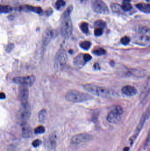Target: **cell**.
<instances>
[{"label":"cell","instance_id":"38","mask_svg":"<svg viewBox=\"0 0 150 151\" xmlns=\"http://www.w3.org/2000/svg\"><path fill=\"white\" fill-rule=\"evenodd\" d=\"M79 1H81V2H83L84 1V0H79Z\"/></svg>","mask_w":150,"mask_h":151},{"label":"cell","instance_id":"12","mask_svg":"<svg viewBox=\"0 0 150 151\" xmlns=\"http://www.w3.org/2000/svg\"><path fill=\"white\" fill-rule=\"evenodd\" d=\"M29 91L26 85H21L19 88V96L22 104L28 102Z\"/></svg>","mask_w":150,"mask_h":151},{"label":"cell","instance_id":"28","mask_svg":"<svg viewBox=\"0 0 150 151\" xmlns=\"http://www.w3.org/2000/svg\"><path fill=\"white\" fill-rule=\"evenodd\" d=\"M45 132V128L42 125H40L37 127L35 129V134H42L44 133Z\"/></svg>","mask_w":150,"mask_h":151},{"label":"cell","instance_id":"17","mask_svg":"<svg viewBox=\"0 0 150 151\" xmlns=\"http://www.w3.org/2000/svg\"><path fill=\"white\" fill-rule=\"evenodd\" d=\"M25 7L28 10L32 11L33 13H37V14H41L43 12L42 8L40 7H35V6L29 5H25Z\"/></svg>","mask_w":150,"mask_h":151},{"label":"cell","instance_id":"20","mask_svg":"<svg viewBox=\"0 0 150 151\" xmlns=\"http://www.w3.org/2000/svg\"><path fill=\"white\" fill-rule=\"evenodd\" d=\"M12 10L13 8L9 5H0V13H9Z\"/></svg>","mask_w":150,"mask_h":151},{"label":"cell","instance_id":"37","mask_svg":"<svg viewBox=\"0 0 150 151\" xmlns=\"http://www.w3.org/2000/svg\"><path fill=\"white\" fill-rule=\"evenodd\" d=\"M124 1H126V2H129L131 1V0H123Z\"/></svg>","mask_w":150,"mask_h":151},{"label":"cell","instance_id":"16","mask_svg":"<svg viewBox=\"0 0 150 151\" xmlns=\"http://www.w3.org/2000/svg\"><path fill=\"white\" fill-rule=\"evenodd\" d=\"M135 6L143 13L147 14L150 13V5L149 4L138 3Z\"/></svg>","mask_w":150,"mask_h":151},{"label":"cell","instance_id":"30","mask_svg":"<svg viewBox=\"0 0 150 151\" xmlns=\"http://www.w3.org/2000/svg\"><path fill=\"white\" fill-rule=\"evenodd\" d=\"M130 41V38L128 36H124L121 38L120 41H121V44H122L123 45H127L129 44Z\"/></svg>","mask_w":150,"mask_h":151},{"label":"cell","instance_id":"3","mask_svg":"<svg viewBox=\"0 0 150 151\" xmlns=\"http://www.w3.org/2000/svg\"><path fill=\"white\" fill-rule=\"evenodd\" d=\"M84 88L89 93L100 97L109 98L114 96V93L112 91L104 87H100L92 84H87L84 85Z\"/></svg>","mask_w":150,"mask_h":151},{"label":"cell","instance_id":"24","mask_svg":"<svg viewBox=\"0 0 150 151\" xmlns=\"http://www.w3.org/2000/svg\"><path fill=\"white\" fill-rule=\"evenodd\" d=\"M94 26L96 28H101L103 29L106 27V24L104 21L102 20H98L94 24Z\"/></svg>","mask_w":150,"mask_h":151},{"label":"cell","instance_id":"25","mask_svg":"<svg viewBox=\"0 0 150 151\" xmlns=\"http://www.w3.org/2000/svg\"><path fill=\"white\" fill-rule=\"evenodd\" d=\"M94 54L97 56H101L104 55L106 53V50L104 49L100 48L96 49H94L92 52Z\"/></svg>","mask_w":150,"mask_h":151},{"label":"cell","instance_id":"7","mask_svg":"<svg viewBox=\"0 0 150 151\" xmlns=\"http://www.w3.org/2000/svg\"><path fill=\"white\" fill-rule=\"evenodd\" d=\"M91 6L96 13L103 15H107L109 13L108 8L101 0H92Z\"/></svg>","mask_w":150,"mask_h":151},{"label":"cell","instance_id":"15","mask_svg":"<svg viewBox=\"0 0 150 151\" xmlns=\"http://www.w3.org/2000/svg\"><path fill=\"white\" fill-rule=\"evenodd\" d=\"M22 136L24 138H29L32 135V129L29 125L26 124L22 125Z\"/></svg>","mask_w":150,"mask_h":151},{"label":"cell","instance_id":"21","mask_svg":"<svg viewBox=\"0 0 150 151\" xmlns=\"http://www.w3.org/2000/svg\"><path fill=\"white\" fill-rule=\"evenodd\" d=\"M80 28L83 32L85 34H88L89 32L88 24L87 22H81L80 24Z\"/></svg>","mask_w":150,"mask_h":151},{"label":"cell","instance_id":"14","mask_svg":"<svg viewBox=\"0 0 150 151\" xmlns=\"http://www.w3.org/2000/svg\"><path fill=\"white\" fill-rule=\"evenodd\" d=\"M56 145V134H52L48 136L46 141V146L50 149H55Z\"/></svg>","mask_w":150,"mask_h":151},{"label":"cell","instance_id":"18","mask_svg":"<svg viewBox=\"0 0 150 151\" xmlns=\"http://www.w3.org/2000/svg\"><path fill=\"white\" fill-rule=\"evenodd\" d=\"M75 63L77 66H83L86 63V62H85L84 59L83 54V55L80 54L79 55L75 57Z\"/></svg>","mask_w":150,"mask_h":151},{"label":"cell","instance_id":"4","mask_svg":"<svg viewBox=\"0 0 150 151\" xmlns=\"http://www.w3.org/2000/svg\"><path fill=\"white\" fill-rule=\"evenodd\" d=\"M66 100L71 103H80L92 99V96L86 93L76 90H71L68 92L65 96Z\"/></svg>","mask_w":150,"mask_h":151},{"label":"cell","instance_id":"39","mask_svg":"<svg viewBox=\"0 0 150 151\" xmlns=\"http://www.w3.org/2000/svg\"><path fill=\"white\" fill-rule=\"evenodd\" d=\"M147 1V2H149L150 1V0H146Z\"/></svg>","mask_w":150,"mask_h":151},{"label":"cell","instance_id":"27","mask_svg":"<svg viewBox=\"0 0 150 151\" xmlns=\"http://www.w3.org/2000/svg\"><path fill=\"white\" fill-rule=\"evenodd\" d=\"M80 47H81V48L84 50H88L89 49L91 46V44L90 42L89 41H84L83 42L81 43L80 44Z\"/></svg>","mask_w":150,"mask_h":151},{"label":"cell","instance_id":"29","mask_svg":"<svg viewBox=\"0 0 150 151\" xmlns=\"http://www.w3.org/2000/svg\"><path fill=\"white\" fill-rule=\"evenodd\" d=\"M103 33V29L100 28H96L94 30V35L96 36H100Z\"/></svg>","mask_w":150,"mask_h":151},{"label":"cell","instance_id":"36","mask_svg":"<svg viewBox=\"0 0 150 151\" xmlns=\"http://www.w3.org/2000/svg\"><path fill=\"white\" fill-rule=\"evenodd\" d=\"M128 150H129V148L128 147H126L124 148L123 151H128Z\"/></svg>","mask_w":150,"mask_h":151},{"label":"cell","instance_id":"23","mask_svg":"<svg viewBox=\"0 0 150 151\" xmlns=\"http://www.w3.org/2000/svg\"><path fill=\"white\" fill-rule=\"evenodd\" d=\"M46 115H47V112L45 109H42L40 111L39 115H38V119L40 122L42 123L45 120Z\"/></svg>","mask_w":150,"mask_h":151},{"label":"cell","instance_id":"33","mask_svg":"<svg viewBox=\"0 0 150 151\" xmlns=\"http://www.w3.org/2000/svg\"><path fill=\"white\" fill-rule=\"evenodd\" d=\"M14 48V45L13 44H9L7 45V47H6V51L8 53H10V52L12 51Z\"/></svg>","mask_w":150,"mask_h":151},{"label":"cell","instance_id":"10","mask_svg":"<svg viewBox=\"0 0 150 151\" xmlns=\"http://www.w3.org/2000/svg\"><path fill=\"white\" fill-rule=\"evenodd\" d=\"M149 109H148V111L146 113V114H144L143 116L141 118L138 125V127H137L134 133V135L132 136V137L130 139V142L131 144H132L134 143V142L135 140L136 139V138H137L138 136L139 135L143 127V125L145 124V121L147 119V118L149 117Z\"/></svg>","mask_w":150,"mask_h":151},{"label":"cell","instance_id":"32","mask_svg":"<svg viewBox=\"0 0 150 151\" xmlns=\"http://www.w3.org/2000/svg\"><path fill=\"white\" fill-rule=\"evenodd\" d=\"M83 56L84 59V61L86 63L91 60L92 56L90 55H89V54H83Z\"/></svg>","mask_w":150,"mask_h":151},{"label":"cell","instance_id":"19","mask_svg":"<svg viewBox=\"0 0 150 151\" xmlns=\"http://www.w3.org/2000/svg\"><path fill=\"white\" fill-rule=\"evenodd\" d=\"M111 9L113 13L117 14H122L123 11L121 9V6L117 4H113L111 5Z\"/></svg>","mask_w":150,"mask_h":151},{"label":"cell","instance_id":"26","mask_svg":"<svg viewBox=\"0 0 150 151\" xmlns=\"http://www.w3.org/2000/svg\"><path fill=\"white\" fill-rule=\"evenodd\" d=\"M66 5V2L64 0H58L55 4V7L57 10L64 7Z\"/></svg>","mask_w":150,"mask_h":151},{"label":"cell","instance_id":"13","mask_svg":"<svg viewBox=\"0 0 150 151\" xmlns=\"http://www.w3.org/2000/svg\"><path fill=\"white\" fill-rule=\"evenodd\" d=\"M122 92L123 94L127 96H132L137 93V90L134 86L127 85L122 88Z\"/></svg>","mask_w":150,"mask_h":151},{"label":"cell","instance_id":"5","mask_svg":"<svg viewBox=\"0 0 150 151\" xmlns=\"http://www.w3.org/2000/svg\"><path fill=\"white\" fill-rule=\"evenodd\" d=\"M123 110L120 106H115L111 110L107 116V120L111 123H116L121 120Z\"/></svg>","mask_w":150,"mask_h":151},{"label":"cell","instance_id":"35","mask_svg":"<svg viewBox=\"0 0 150 151\" xmlns=\"http://www.w3.org/2000/svg\"><path fill=\"white\" fill-rule=\"evenodd\" d=\"M94 68L95 69H100V66L99 65L98 63H96L94 65Z\"/></svg>","mask_w":150,"mask_h":151},{"label":"cell","instance_id":"11","mask_svg":"<svg viewBox=\"0 0 150 151\" xmlns=\"http://www.w3.org/2000/svg\"><path fill=\"white\" fill-rule=\"evenodd\" d=\"M35 78L33 76L15 77L13 79L14 83L20 85L32 86L35 83Z\"/></svg>","mask_w":150,"mask_h":151},{"label":"cell","instance_id":"31","mask_svg":"<svg viewBox=\"0 0 150 151\" xmlns=\"http://www.w3.org/2000/svg\"><path fill=\"white\" fill-rule=\"evenodd\" d=\"M41 141L40 140L36 139L33 140V142H32V144L33 147L37 148L41 144Z\"/></svg>","mask_w":150,"mask_h":151},{"label":"cell","instance_id":"6","mask_svg":"<svg viewBox=\"0 0 150 151\" xmlns=\"http://www.w3.org/2000/svg\"><path fill=\"white\" fill-rule=\"evenodd\" d=\"M67 59V57L65 50L63 49L59 50L55 58V69L58 71L62 70L66 66Z\"/></svg>","mask_w":150,"mask_h":151},{"label":"cell","instance_id":"1","mask_svg":"<svg viewBox=\"0 0 150 151\" xmlns=\"http://www.w3.org/2000/svg\"><path fill=\"white\" fill-rule=\"evenodd\" d=\"M72 10V6H69L62 16L60 29L62 35L66 38H69L72 32V22L71 17Z\"/></svg>","mask_w":150,"mask_h":151},{"label":"cell","instance_id":"9","mask_svg":"<svg viewBox=\"0 0 150 151\" xmlns=\"http://www.w3.org/2000/svg\"><path fill=\"white\" fill-rule=\"evenodd\" d=\"M92 139L91 134L87 133H80L73 136L71 142L72 144L78 145L90 141Z\"/></svg>","mask_w":150,"mask_h":151},{"label":"cell","instance_id":"8","mask_svg":"<svg viewBox=\"0 0 150 151\" xmlns=\"http://www.w3.org/2000/svg\"><path fill=\"white\" fill-rule=\"evenodd\" d=\"M31 114V107L28 102L22 104V108L19 113V118L21 125L26 123Z\"/></svg>","mask_w":150,"mask_h":151},{"label":"cell","instance_id":"22","mask_svg":"<svg viewBox=\"0 0 150 151\" xmlns=\"http://www.w3.org/2000/svg\"><path fill=\"white\" fill-rule=\"evenodd\" d=\"M121 7L123 11H126V12L130 11L132 9V6L131 4L129 3V2H126V1L123 2L122 5H121Z\"/></svg>","mask_w":150,"mask_h":151},{"label":"cell","instance_id":"34","mask_svg":"<svg viewBox=\"0 0 150 151\" xmlns=\"http://www.w3.org/2000/svg\"><path fill=\"white\" fill-rule=\"evenodd\" d=\"M6 98V96L5 93L3 92H1L0 93V99L1 100H4Z\"/></svg>","mask_w":150,"mask_h":151},{"label":"cell","instance_id":"2","mask_svg":"<svg viewBox=\"0 0 150 151\" xmlns=\"http://www.w3.org/2000/svg\"><path fill=\"white\" fill-rule=\"evenodd\" d=\"M136 44L146 47L150 43V30L146 27H140L138 29L133 39Z\"/></svg>","mask_w":150,"mask_h":151},{"label":"cell","instance_id":"40","mask_svg":"<svg viewBox=\"0 0 150 151\" xmlns=\"http://www.w3.org/2000/svg\"><path fill=\"white\" fill-rule=\"evenodd\" d=\"M38 1H39V0H38Z\"/></svg>","mask_w":150,"mask_h":151}]
</instances>
